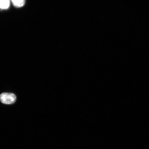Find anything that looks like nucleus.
I'll list each match as a JSON object with an SVG mask.
<instances>
[{
  "label": "nucleus",
  "instance_id": "f03ea898",
  "mask_svg": "<svg viewBox=\"0 0 149 149\" xmlns=\"http://www.w3.org/2000/svg\"><path fill=\"white\" fill-rule=\"evenodd\" d=\"M14 6L19 8L23 7L25 4V0H11Z\"/></svg>",
  "mask_w": 149,
  "mask_h": 149
},
{
  "label": "nucleus",
  "instance_id": "7ed1b4c3",
  "mask_svg": "<svg viewBox=\"0 0 149 149\" xmlns=\"http://www.w3.org/2000/svg\"><path fill=\"white\" fill-rule=\"evenodd\" d=\"M10 6V0H0V9H8Z\"/></svg>",
  "mask_w": 149,
  "mask_h": 149
},
{
  "label": "nucleus",
  "instance_id": "f257e3e1",
  "mask_svg": "<svg viewBox=\"0 0 149 149\" xmlns=\"http://www.w3.org/2000/svg\"><path fill=\"white\" fill-rule=\"evenodd\" d=\"M0 100L2 103L12 104L15 103L16 100L15 95L12 93H3L0 95Z\"/></svg>",
  "mask_w": 149,
  "mask_h": 149
}]
</instances>
